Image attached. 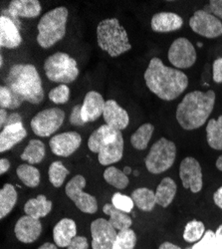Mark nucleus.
Here are the masks:
<instances>
[{"instance_id": "f257e3e1", "label": "nucleus", "mask_w": 222, "mask_h": 249, "mask_svg": "<svg viewBox=\"0 0 222 249\" xmlns=\"http://www.w3.org/2000/svg\"><path fill=\"white\" fill-rule=\"evenodd\" d=\"M144 78L149 90L164 101L175 100L188 86L186 73L165 65L156 57L150 61Z\"/></svg>"}, {"instance_id": "f03ea898", "label": "nucleus", "mask_w": 222, "mask_h": 249, "mask_svg": "<svg viewBox=\"0 0 222 249\" xmlns=\"http://www.w3.org/2000/svg\"><path fill=\"white\" fill-rule=\"evenodd\" d=\"M215 99L212 90L192 91L187 94L176 109L175 117L179 126L187 131L203 127L214 109Z\"/></svg>"}, {"instance_id": "7ed1b4c3", "label": "nucleus", "mask_w": 222, "mask_h": 249, "mask_svg": "<svg viewBox=\"0 0 222 249\" xmlns=\"http://www.w3.org/2000/svg\"><path fill=\"white\" fill-rule=\"evenodd\" d=\"M5 86L21 97L23 101L33 105H38L44 99L41 77L32 64L13 65L5 78Z\"/></svg>"}, {"instance_id": "20e7f679", "label": "nucleus", "mask_w": 222, "mask_h": 249, "mask_svg": "<svg viewBox=\"0 0 222 249\" xmlns=\"http://www.w3.org/2000/svg\"><path fill=\"white\" fill-rule=\"evenodd\" d=\"M97 41L99 47L111 57H118L132 49L128 33L117 18H107L98 24Z\"/></svg>"}, {"instance_id": "39448f33", "label": "nucleus", "mask_w": 222, "mask_h": 249, "mask_svg": "<svg viewBox=\"0 0 222 249\" xmlns=\"http://www.w3.org/2000/svg\"><path fill=\"white\" fill-rule=\"evenodd\" d=\"M69 10L60 6L46 12L37 25V43L44 49L51 48L66 35Z\"/></svg>"}, {"instance_id": "423d86ee", "label": "nucleus", "mask_w": 222, "mask_h": 249, "mask_svg": "<svg viewBox=\"0 0 222 249\" xmlns=\"http://www.w3.org/2000/svg\"><path fill=\"white\" fill-rule=\"evenodd\" d=\"M44 71L50 81L65 85L73 83L79 76L76 60L64 52L49 56L44 62Z\"/></svg>"}, {"instance_id": "0eeeda50", "label": "nucleus", "mask_w": 222, "mask_h": 249, "mask_svg": "<svg viewBox=\"0 0 222 249\" xmlns=\"http://www.w3.org/2000/svg\"><path fill=\"white\" fill-rule=\"evenodd\" d=\"M175 157V143L166 138H160L153 144L146 158V168L153 175L163 174L172 167Z\"/></svg>"}, {"instance_id": "6e6552de", "label": "nucleus", "mask_w": 222, "mask_h": 249, "mask_svg": "<svg viewBox=\"0 0 222 249\" xmlns=\"http://www.w3.org/2000/svg\"><path fill=\"white\" fill-rule=\"evenodd\" d=\"M65 112L59 108H49L40 111L31 120L30 126L33 133L41 138L52 136L62 126Z\"/></svg>"}, {"instance_id": "1a4fd4ad", "label": "nucleus", "mask_w": 222, "mask_h": 249, "mask_svg": "<svg viewBox=\"0 0 222 249\" xmlns=\"http://www.w3.org/2000/svg\"><path fill=\"white\" fill-rule=\"evenodd\" d=\"M87 184L86 178L81 176H75L67 183L65 188V193L67 196L74 201L77 209L84 213L93 214L98 211L97 198L87 193H84V188Z\"/></svg>"}, {"instance_id": "9d476101", "label": "nucleus", "mask_w": 222, "mask_h": 249, "mask_svg": "<svg viewBox=\"0 0 222 249\" xmlns=\"http://www.w3.org/2000/svg\"><path fill=\"white\" fill-rule=\"evenodd\" d=\"M169 61L176 69H188L194 65L196 51L190 41L185 37L175 39L169 49Z\"/></svg>"}, {"instance_id": "9b49d317", "label": "nucleus", "mask_w": 222, "mask_h": 249, "mask_svg": "<svg viewBox=\"0 0 222 249\" xmlns=\"http://www.w3.org/2000/svg\"><path fill=\"white\" fill-rule=\"evenodd\" d=\"M189 26L193 32L208 39L222 35V21L213 14L203 10H196L189 19Z\"/></svg>"}, {"instance_id": "f8f14e48", "label": "nucleus", "mask_w": 222, "mask_h": 249, "mask_svg": "<svg viewBox=\"0 0 222 249\" xmlns=\"http://www.w3.org/2000/svg\"><path fill=\"white\" fill-rule=\"evenodd\" d=\"M179 178L184 188L190 190L191 193L197 194L203 190V170H201L199 161L194 158L187 157L180 162Z\"/></svg>"}, {"instance_id": "ddd939ff", "label": "nucleus", "mask_w": 222, "mask_h": 249, "mask_svg": "<svg viewBox=\"0 0 222 249\" xmlns=\"http://www.w3.org/2000/svg\"><path fill=\"white\" fill-rule=\"evenodd\" d=\"M117 234V231L109 220L105 218H97L91 223L92 248L113 249Z\"/></svg>"}, {"instance_id": "4468645a", "label": "nucleus", "mask_w": 222, "mask_h": 249, "mask_svg": "<svg viewBox=\"0 0 222 249\" xmlns=\"http://www.w3.org/2000/svg\"><path fill=\"white\" fill-rule=\"evenodd\" d=\"M82 143V137L77 132H65L55 135L49 142L52 153L58 157L67 158L73 155Z\"/></svg>"}, {"instance_id": "2eb2a0df", "label": "nucleus", "mask_w": 222, "mask_h": 249, "mask_svg": "<svg viewBox=\"0 0 222 249\" xmlns=\"http://www.w3.org/2000/svg\"><path fill=\"white\" fill-rule=\"evenodd\" d=\"M41 232V221L29 215L20 217L14 227V233L16 238L22 243H32L36 241Z\"/></svg>"}, {"instance_id": "dca6fc26", "label": "nucleus", "mask_w": 222, "mask_h": 249, "mask_svg": "<svg viewBox=\"0 0 222 249\" xmlns=\"http://www.w3.org/2000/svg\"><path fill=\"white\" fill-rule=\"evenodd\" d=\"M41 4L38 0H13L6 11L8 13L7 17L14 18L15 24L19 26L18 18H36L41 13Z\"/></svg>"}, {"instance_id": "f3484780", "label": "nucleus", "mask_w": 222, "mask_h": 249, "mask_svg": "<svg viewBox=\"0 0 222 249\" xmlns=\"http://www.w3.org/2000/svg\"><path fill=\"white\" fill-rule=\"evenodd\" d=\"M103 118L108 126L115 130H125L130 123L128 112L120 107L115 100H108L106 102Z\"/></svg>"}, {"instance_id": "a211bd4d", "label": "nucleus", "mask_w": 222, "mask_h": 249, "mask_svg": "<svg viewBox=\"0 0 222 249\" xmlns=\"http://www.w3.org/2000/svg\"><path fill=\"white\" fill-rule=\"evenodd\" d=\"M22 43L19 27L12 19L2 15L0 18V46L7 49H15Z\"/></svg>"}, {"instance_id": "6ab92c4d", "label": "nucleus", "mask_w": 222, "mask_h": 249, "mask_svg": "<svg viewBox=\"0 0 222 249\" xmlns=\"http://www.w3.org/2000/svg\"><path fill=\"white\" fill-rule=\"evenodd\" d=\"M106 101L100 93L90 91L86 94L82 104V118L85 123H91L103 116Z\"/></svg>"}, {"instance_id": "aec40b11", "label": "nucleus", "mask_w": 222, "mask_h": 249, "mask_svg": "<svg viewBox=\"0 0 222 249\" xmlns=\"http://www.w3.org/2000/svg\"><path fill=\"white\" fill-rule=\"evenodd\" d=\"M184 25V19L173 12H159L153 16L151 27L154 32L168 33L180 29Z\"/></svg>"}, {"instance_id": "412c9836", "label": "nucleus", "mask_w": 222, "mask_h": 249, "mask_svg": "<svg viewBox=\"0 0 222 249\" xmlns=\"http://www.w3.org/2000/svg\"><path fill=\"white\" fill-rule=\"evenodd\" d=\"M26 137L27 131L22 123L5 126L0 134V152L4 153L11 150Z\"/></svg>"}, {"instance_id": "4be33fe9", "label": "nucleus", "mask_w": 222, "mask_h": 249, "mask_svg": "<svg viewBox=\"0 0 222 249\" xmlns=\"http://www.w3.org/2000/svg\"><path fill=\"white\" fill-rule=\"evenodd\" d=\"M124 155V138L120 132L117 139L100 150L98 154L99 162L102 165H110L122 160Z\"/></svg>"}, {"instance_id": "5701e85b", "label": "nucleus", "mask_w": 222, "mask_h": 249, "mask_svg": "<svg viewBox=\"0 0 222 249\" xmlns=\"http://www.w3.org/2000/svg\"><path fill=\"white\" fill-rule=\"evenodd\" d=\"M77 236V225L71 218H63L53 228V239L58 247H68Z\"/></svg>"}, {"instance_id": "b1692460", "label": "nucleus", "mask_w": 222, "mask_h": 249, "mask_svg": "<svg viewBox=\"0 0 222 249\" xmlns=\"http://www.w3.org/2000/svg\"><path fill=\"white\" fill-rule=\"evenodd\" d=\"M120 131L115 130L112 127L108 126L107 124H102L100 128L92 133L88 140V148L92 153L99 154L100 150L102 149L105 144L115 141Z\"/></svg>"}, {"instance_id": "393cba45", "label": "nucleus", "mask_w": 222, "mask_h": 249, "mask_svg": "<svg viewBox=\"0 0 222 249\" xmlns=\"http://www.w3.org/2000/svg\"><path fill=\"white\" fill-rule=\"evenodd\" d=\"M53 203L44 195H39L35 198L29 199L24 205L26 215L40 219L48 215L52 211Z\"/></svg>"}, {"instance_id": "a878e982", "label": "nucleus", "mask_w": 222, "mask_h": 249, "mask_svg": "<svg viewBox=\"0 0 222 249\" xmlns=\"http://www.w3.org/2000/svg\"><path fill=\"white\" fill-rule=\"evenodd\" d=\"M177 191L175 181L171 178H165L157 185L155 191L156 204L161 207H168L173 201Z\"/></svg>"}, {"instance_id": "bb28decb", "label": "nucleus", "mask_w": 222, "mask_h": 249, "mask_svg": "<svg viewBox=\"0 0 222 249\" xmlns=\"http://www.w3.org/2000/svg\"><path fill=\"white\" fill-rule=\"evenodd\" d=\"M103 212L105 214L110 216L109 222L112 224V226L116 231H120L131 228L133 224L131 216L128 213L116 209L112 203H106L103 206Z\"/></svg>"}, {"instance_id": "cd10ccee", "label": "nucleus", "mask_w": 222, "mask_h": 249, "mask_svg": "<svg viewBox=\"0 0 222 249\" xmlns=\"http://www.w3.org/2000/svg\"><path fill=\"white\" fill-rule=\"evenodd\" d=\"M131 197L137 209L143 212H152L156 204L155 193L148 188H138L135 190Z\"/></svg>"}, {"instance_id": "c85d7f7f", "label": "nucleus", "mask_w": 222, "mask_h": 249, "mask_svg": "<svg viewBox=\"0 0 222 249\" xmlns=\"http://www.w3.org/2000/svg\"><path fill=\"white\" fill-rule=\"evenodd\" d=\"M46 150L43 142L40 140H31L20 158L22 160L29 162V164H36L44 160Z\"/></svg>"}, {"instance_id": "c756f323", "label": "nucleus", "mask_w": 222, "mask_h": 249, "mask_svg": "<svg viewBox=\"0 0 222 249\" xmlns=\"http://www.w3.org/2000/svg\"><path fill=\"white\" fill-rule=\"evenodd\" d=\"M17 202V192L10 183H5L0 191V218L7 216Z\"/></svg>"}, {"instance_id": "7c9ffc66", "label": "nucleus", "mask_w": 222, "mask_h": 249, "mask_svg": "<svg viewBox=\"0 0 222 249\" xmlns=\"http://www.w3.org/2000/svg\"><path fill=\"white\" fill-rule=\"evenodd\" d=\"M206 140L211 149L222 151V115L217 120L211 119L208 121Z\"/></svg>"}, {"instance_id": "2f4dec72", "label": "nucleus", "mask_w": 222, "mask_h": 249, "mask_svg": "<svg viewBox=\"0 0 222 249\" xmlns=\"http://www.w3.org/2000/svg\"><path fill=\"white\" fill-rule=\"evenodd\" d=\"M154 131V124L150 123L143 124L131 137L132 146L138 151H144L148 148L149 142Z\"/></svg>"}, {"instance_id": "473e14b6", "label": "nucleus", "mask_w": 222, "mask_h": 249, "mask_svg": "<svg viewBox=\"0 0 222 249\" xmlns=\"http://www.w3.org/2000/svg\"><path fill=\"white\" fill-rule=\"evenodd\" d=\"M17 177L28 188H36L40 183V172L32 164H20L16 170Z\"/></svg>"}, {"instance_id": "72a5a7b5", "label": "nucleus", "mask_w": 222, "mask_h": 249, "mask_svg": "<svg viewBox=\"0 0 222 249\" xmlns=\"http://www.w3.org/2000/svg\"><path fill=\"white\" fill-rule=\"evenodd\" d=\"M104 179L118 190H124L129 185V178L123 172L115 167H109L104 172Z\"/></svg>"}, {"instance_id": "f704fd0d", "label": "nucleus", "mask_w": 222, "mask_h": 249, "mask_svg": "<svg viewBox=\"0 0 222 249\" xmlns=\"http://www.w3.org/2000/svg\"><path fill=\"white\" fill-rule=\"evenodd\" d=\"M23 102L21 97L18 96L7 86H1L0 88V107L1 109H18Z\"/></svg>"}, {"instance_id": "c9c22d12", "label": "nucleus", "mask_w": 222, "mask_h": 249, "mask_svg": "<svg viewBox=\"0 0 222 249\" xmlns=\"http://www.w3.org/2000/svg\"><path fill=\"white\" fill-rule=\"evenodd\" d=\"M205 233V225L203 221H199L196 219L190 220L185 228L184 231V239L187 242H198L201 238L204 237Z\"/></svg>"}, {"instance_id": "e433bc0d", "label": "nucleus", "mask_w": 222, "mask_h": 249, "mask_svg": "<svg viewBox=\"0 0 222 249\" xmlns=\"http://www.w3.org/2000/svg\"><path fill=\"white\" fill-rule=\"evenodd\" d=\"M48 175L51 184L55 188H60L69 175V171L61 161L56 160L50 164Z\"/></svg>"}, {"instance_id": "4c0bfd02", "label": "nucleus", "mask_w": 222, "mask_h": 249, "mask_svg": "<svg viewBox=\"0 0 222 249\" xmlns=\"http://www.w3.org/2000/svg\"><path fill=\"white\" fill-rule=\"evenodd\" d=\"M137 244V235L131 228L118 232L113 249H134Z\"/></svg>"}, {"instance_id": "58836bf2", "label": "nucleus", "mask_w": 222, "mask_h": 249, "mask_svg": "<svg viewBox=\"0 0 222 249\" xmlns=\"http://www.w3.org/2000/svg\"><path fill=\"white\" fill-rule=\"evenodd\" d=\"M70 95V88L65 84H60L49 92L48 97L53 103L57 104V105H61V104H65L69 101Z\"/></svg>"}, {"instance_id": "ea45409f", "label": "nucleus", "mask_w": 222, "mask_h": 249, "mask_svg": "<svg viewBox=\"0 0 222 249\" xmlns=\"http://www.w3.org/2000/svg\"><path fill=\"white\" fill-rule=\"evenodd\" d=\"M112 204L116 207V209L122 211L126 213H130L134 209L135 202L132 197L125 196L123 194L116 193L112 197Z\"/></svg>"}, {"instance_id": "a19ab883", "label": "nucleus", "mask_w": 222, "mask_h": 249, "mask_svg": "<svg viewBox=\"0 0 222 249\" xmlns=\"http://www.w3.org/2000/svg\"><path fill=\"white\" fill-rule=\"evenodd\" d=\"M192 249H218L215 240V232L212 231H205L204 237L198 242L194 243L191 247Z\"/></svg>"}, {"instance_id": "79ce46f5", "label": "nucleus", "mask_w": 222, "mask_h": 249, "mask_svg": "<svg viewBox=\"0 0 222 249\" xmlns=\"http://www.w3.org/2000/svg\"><path fill=\"white\" fill-rule=\"evenodd\" d=\"M69 121L71 124L76 127H82L86 124L82 118V105H76L72 109Z\"/></svg>"}, {"instance_id": "37998d69", "label": "nucleus", "mask_w": 222, "mask_h": 249, "mask_svg": "<svg viewBox=\"0 0 222 249\" xmlns=\"http://www.w3.org/2000/svg\"><path fill=\"white\" fill-rule=\"evenodd\" d=\"M205 10L213 14L222 21V0H211L205 7Z\"/></svg>"}, {"instance_id": "c03bdc74", "label": "nucleus", "mask_w": 222, "mask_h": 249, "mask_svg": "<svg viewBox=\"0 0 222 249\" xmlns=\"http://www.w3.org/2000/svg\"><path fill=\"white\" fill-rule=\"evenodd\" d=\"M212 77L217 84L222 83V56L217 58L212 64Z\"/></svg>"}, {"instance_id": "a18cd8bd", "label": "nucleus", "mask_w": 222, "mask_h": 249, "mask_svg": "<svg viewBox=\"0 0 222 249\" xmlns=\"http://www.w3.org/2000/svg\"><path fill=\"white\" fill-rule=\"evenodd\" d=\"M89 241L85 236H76L69 244L67 249H88Z\"/></svg>"}, {"instance_id": "49530a36", "label": "nucleus", "mask_w": 222, "mask_h": 249, "mask_svg": "<svg viewBox=\"0 0 222 249\" xmlns=\"http://www.w3.org/2000/svg\"><path fill=\"white\" fill-rule=\"evenodd\" d=\"M18 123H22V116L18 114V113H12L8 116L7 121L5 123V126H8V124H14ZM4 129V128H3Z\"/></svg>"}, {"instance_id": "de8ad7c7", "label": "nucleus", "mask_w": 222, "mask_h": 249, "mask_svg": "<svg viewBox=\"0 0 222 249\" xmlns=\"http://www.w3.org/2000/svg\"><path fill=\"white\" fill-rule=\"evenodd\" d=\"M213 201L219 209L222 210V186H220V188L214 193Z\"/></svg>"}, {"instance_id": "09e8293b", "label": "nucleus", "mask_w": 222, "mask_h": 249, "mask_svg": "<svg viewBox=\"0 0 222 249\" xmlns=\"http://www.w3.org/2000/svg\"><path fill=\"white\" fill-rule=\"evenodd\" d=\"M10 169V161L7 159L0 160V175H4Z\"/></svg>"}, {"instance_id": "8fccbe9b", "label": "nucleus", "mask_w": 222, "mask_h": 249, "mask_svg": "<svg viewBox=\"0 0 222 249\" xmlns=\"http://www.w3.org/2000/svg\"><path fill=\"white\" fill-rule=\"evenodd\" d=\"M215 240L218 249H222V224L218 226L215 231Z\"/></svg>"}, {"instance_id": "3c124183", "label": "nucleus", "mask_w": 222, "mask_h": 249, "mask_svg": "<svg viewBox=\"0 0 222 249\" xmlns=\"http://www.w3.org/2000/svg\"><path fill=\"white\" fill-rule=\"evenodd\" d=\"M9 114L5 109H0V128L3 129L5 127V123L7 121Z\"/></svg>"}, {"instance_id": "603ef678", "label": "nucleus", "mask_w": 222, "mask_h": 249, "mask_svg": "<svg viewBox=\"0 0 222 249\" xmlns=\"http://www.w3.org/2000/svg\"><path fill=\"white\" fill-rule=\"evenodd\" d=\"M158 249H181L179 246L171 243V242H164L161 243L158 247Z\"/></svg>"}, {"instance_id": "864d4df0", "label": "nucleus", "mask_w": 222, "mask_h": 249, "mask_svg": "<svg viewBox=\"0 0 222 249\" xmlns=\"http://www.w3.org/2000/svg\"><path fill=\"white\" fill-rule=\"evenodd\" d=\"M37 249H58V246L56 244L50 243V242H46L44 244H42L39 248Z\"/></svg>"}, {"instance_id": "5fc2aeb1", "label": "nucleus", "mask_w": 222, "mask_h": 249, "mask_svg": "<svg viewBox=\"0 0 222 249\" xmlns=\"http://www.w3.org/2000/svg\"><path fill=\"white\" fill-rule=\"evenodd\" d=\"M216 168H217V170L218 171H220V172H222V155L217 159V160H216Z\"/></svg>"}, {"instance_id": "6e6d98bb", "label": "nucleus", "mask_w": 222, "mask_h": 249, "mask_svg": "<svg viewBox=\"0 0 222 249\" xmlns=\"http://www.w3.org/2000/svg\"><path fill=\"white\" fill-rule=\"evenodd\" d=\"M127 176H129L130 174H132V169L130 167H125L124 168V171H123Z\"/></svg>"}, {"instance_id": "4d7b16f0", "label": "nucleus", "mask_w": 222, "mask_h": 249, "mask_svg": "<svg viewBox=\"0 0 222 249\" xmlns=\"http://www.w3.org/2000/svg\"><path fill=\"white\" fill-rule=\"evenodd\" d=\"M0 66H1V68L3 66V57H2V55L0 56Z\"/></svg>"}, {"instance_id": "13d9d810", "label": "nucleus", "mask_w": 222, "mask_h": 249, "mask_svg": "<svg viewBox=\"0 0 222 249\" xmlns=\"http://www.w3.org/2000/svg\"><path fill=\"white\" fill-rule=\"evenodd\" d=\"M135 176H136V177L138 176V172H137V171H135Z\"/></svg>"}, {"instance_id": "bf43d9fd", "label": "nucleus", "mask_w": 222, "mask_h": 249, "mask_svg": "<svg viewBox=\"0 0 222 249\" xmlns=\"http://www.w3.org/2000/svg\"><path fill=\"white\" fill-rule=\"evenodd\" d=\"M186 249H192V248H191V247H190V248H186Z\"/></svg>"}]
</instances>
